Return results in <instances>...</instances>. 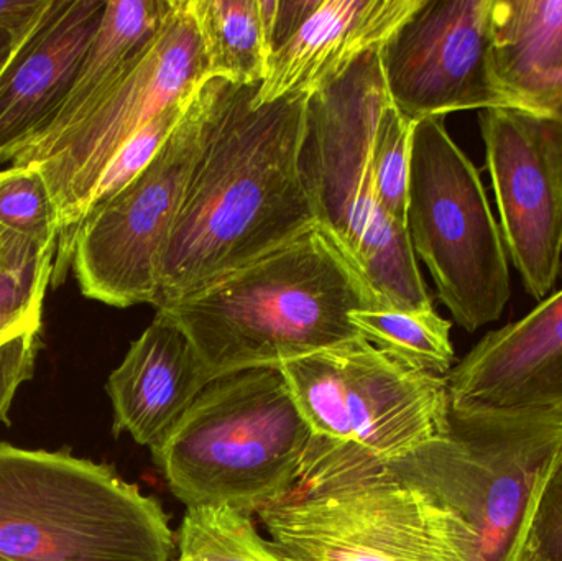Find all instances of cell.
I'll return each instance as SVG.
<instances>
[{"label":"cell","instance_id":"obj_13","mask_svg":"<svg viewBox=\"0 0 562 561\" xmlns=\"http://www.w3.org/2000/svg\"><path fill=\"white\" fill-rule=\"evenodd\" d=\"M485 160L508 259L544 300L562 270V125L515 108L481 111Z\"/></svg>","mask_w":562,"mask_h":561},{"label":"cell","instance_id":"obj_3","mask_svg":"<svg viewBox=\"0 0 562 561\" xmlns=\"http://www.w3.org/2000/svg\"><path fill=\"white\" fill-rule=\"evenodd\" d=\"M259 516L290 561H472L464 530L435 497L316 437L293 490Z\"/></svg>","mask_w":562,"mask_h":561},{"label":"cell","instance_id":"obj_32","mask_svg":"<svg viewBox=\"0 0 562 561\" xmlns=\"http://www.w3.org/2000/svg\"><path fill=\"white\" fill-rule=\"evenodd\" d=\"M23 36H20L19 38V36L12 35V33L0 30V75H2L5 66L9 65L10 58H12L13 53H15L16 46L20 45Z\"/></svg>","mask_w":562,"mask_h":561},{"label":"cell","instance_id":"obj_4","mask_svg":"<svg viewBox=\"0 0 562 561\" xmlns=\"http://www.w3.org/2000/svg\"><path fill=\"white\" fill-rule=\"evenodd\" d=\"M311 438L280 368H259L210 382L150 450L188 509L254 516L293 490Z\"/></svg>","mask_w":562,"mask_h":561},{"label":"cell","instance_id":"obj_24","mask_svg":"<svg viewBox=\"0 0 562 561\" xmlns=\"http://www.w3.org/2000/svg\"><path fill=\"white\" fill-rule=\"evenodd\" d=\"M55 256L0 229V315L42 319Z\"/></svg>","mask_w":562,"mask_h":561},{"label":"cell","instance_id":"obj_16","mask_svg":"<svg viewBox=\"0 0 562 561\" xmlns=\"http://www.w3.org/2000/svg\"><path fill=\"white\" fill-rule=\"evenodd\" d=\"M108 0H49L0 75V167L61 105Z\"/></svg>","mask_w":562,"mask_h":561},{"label":"cell","instance_id":"obj_18","mask_svg":"<svg viewBox=\"0 0 562 561\" xmlns=\"http://www.w3.org/2000/svg\"><path fill=\"white\" fill-rule=\"evenodd\" d=\"M173 7L175 0H108L68 94L43 131L20 148L12 164H22L71 128L92 101L157 35Z\"/></svg>","mask_w":562,"mask_h":561},{"label":"cell","instance_id":"obj_22","mask_svg":"<svg viewBox=\"0 0 562 561\" xmlns=\"http://www.w3.org/2000/svg\"><path fill=\"white\" fill-rule=\"evenodd\" d=\"M177 561H290L259 536L252 514L231 507L188 509L178 532Z\"/></svg>","mask_w":562,"mask_h":561},{"label":"cell","instance_id":"obj_12","mask_svg":"<svg viewBox=\"0 0 562 561\" xmlns=\"http://www.w3.org/2000/svg\"><path fill=\"white\" fill-rule=\"evenodd\" d=\"M494 0H422L379 49L390 98L409 121L507 108L492 68Z\"/></svg>","mask_w":562,"mask_h":561},{"label":"cell","instance_id":"obj_14","mask_svg":"<svg viewBox=\"0 0 562 561\" xmlns=\"http://www.w3.org/2000/svg\"><path fill=\"white\" fill-rule=\"evenodd\" d=\"M422 0H260L269 63L257 104L314 96L382 48Z\"/></svg>","mask_w":562,"mask_h":561},{"label":"cell","instance_id":"obj_30","mask_svg":"<svg viewBox=\"0 0 562 561\" xmlns=\"http://www.w3.org/2000/svg\"><path fill=\"white\" fill-rule=\"evenodd\" d=\"M49 0H0V30L23 36L33 29Z\"/></svg>","mask_w":562,"mask_h":561},{"label":"cell","instance_id":"obj_25","mask_svg":"<svg viewBox=\"0 0 562 561\" xmlns=\"http://www.w3.org/2000/svg\"><path fill=\"white\" fill-rule=\"evenodd\" d=\"M413 127L415 122L406 119L386 94L373 127V173L380 203L393 220L405 226Z\"/></svg>","mask_w":562,"mask_h":561},{"label":"cell","instance_id":"obj_6","mask_svg":"<svg viewBox=\"0 0 562 561\" xmlns=\"http://www.w3.org/2000/svg\"><path fill=\"white\" fill-rule=\"evenodd\" d=\"M154 497L68 451L0 444V561H168Z\"/></svg>","mask_w":562,"mask_h":561},{"label":"cell","instance_id":"obj_26","mask_svg":"<svg viewBox=\"0 0 562 561\" xmlns=\"http://www.w3.org/2000/svg\"><path fill=\"white\" fill-rule=\"evenodd\" d=\"M194 96L161 112L158 117L148 122L144 128H140L137 134L132 135V137L119 148L117 154L111 158L108 167L104 168L101 177L98 178L94 187H92L88 203H86L85 213H82V220H85L91 211L104 206L108 201H111L112 198L117 197L122 190H125L135 178L144 173L145 168L154 161L160 148L164 147L165 142L170 138L175 128L180 124L181 119L187 114Z\"/></svg>","mask_w":562,"mask_h":561},{"label":"cell","instance_id":"obj_17","mask_svg":"<svg viewBox=\"0 0 562 561\" xmlns=\"http://www.w3.org/2000/svg\"><path fill=\"white\" fill-rule=\"evenodd\" d=\"M211 378L187 333L157 312L135 339L122 364L109 375L114 435L128 434L155 447L180 424Z\"/></svg>","mask_w":562,"mask_h":561},{"label":"cell","instance_id":"obj_29","mask_svg":"<svg viewBox=\"0 0 562 561\" xmlns=\"http://www.w3.org/2000/svg\"><path fill=\"white\" fill-rule=\"evenodd\" d=\"M507 108L543 115L562 125V69L530 79L508 96Z\"/></svg>","mask_w":562,"mask_h":561},{"label":"cell","instance_id":"obj_20","mask_svg":"<svg viewBox=\"0 0 562 561\" xmlns=\"http://www.w3.org/2000/svg\"><path fill=\"white\" fill-rule=\"evenodd\" d=\"M210 78L262 85L269 63L260 0H190Z\"/></svg>","mask_w":562,"mask_h":561},{"label":"cell","instance_id":"obj_5","mask_svg":"<svg viewBox=\"0 0 562 561\" xmlns=\"http://www.w3.org/2000/svg\"><path fill=\"white\" fill-rule=\"evenodd\" d=\"M389 94L379 49L310 99L303 170L319 226L349 254L379 302L431 310L405 224L380 203L373 173L376 114Z\"/></svg>","mask_w":562,"mask_h":561},{"label":"cell","instance_id":"obj_23","mask_svg":"<svg viewBox=\"0 0 562 561\" xmlns=\"http://www.w3.org/2000/svg\"><path fill=\"white\" fill-rule=\"evenodd\" d=\"M0 229L42 249H58V206L45 178L32 165L0 168Z\"/></svg>","mask_w":562,"mask_h":561},{"label":"cell","instance_id":"obj_7","mask_svg":"<svg viewBox=\"0 0 562 561\" xmlns=\"http://www.w3.org/2000/svg\"><path fill=\"white\" fill-rule=\"evenodd\" d=\"M561 453L562 420L449 407L445 434L383 464L454 516L472 561H525L538 500Z\"/></svg>","mask_w":562,"mask_h":561},{"label":"cell","instance_id":"obj_1","mask_svg":"<svg viewBox=\"0 0 562 561\" xmlns=\"http://www.w3.org/2000/svg\"><path fill=\"white\" fill-rule=\"evenodd\" d=\"M221 79L160 267L157 306L183 299L317 226L303 170L310 96L257 104Z\"/></svg>","mask_w":562,"mask_h":561},{"label":"cell","instance_id":"obj_28","mask_svg":"<svg viewBox=\"0 0 562 561\" xmlns=\"http://www.w3.org/2000/svg\"><path fill=\"white\" fill-rule=\"evenodd\" d=\"M40 333L42 329L23 333L0 348V424L10 425L9 412L16 391L33 378Z\"/></svg>","mask_w":562,"mask_h":561},{"label":"cell","instance_id":"obj_31","mask_svg":"<svg viewBox=\"0 0 562 561\" xmlns=\"http://www.w3.org/2000/svg\"><path fill=\"white\" fill-rule=\"evenodd\" d=\"M32 329H42V319L20 318V316L0 315V348L10 339L32 332Z\"/></svg>","mask_w":562,"mask_h":561},{"label":"cell","instance_id":"obj_19","mask_svg":"<svg viewBox=\"0 0 562 561\" xmlns=\"http://www.w3.org/2000/svg\"><path fill=\"white\" fill-rule=\"evenodd\" d=\"M492 68L508 96L562 69V0H494Z\"/></svg>","mask_w":562,"mask_h":561},{"label":"cell","instance_id":"obj_8","mask_svg":"<svg viewBox=\"0 0 562 561\" xmlns=\"http://www.w3.org/2000/svg\"><path fill=\"white\" fill-rule=\"evenodd\" d=\"M406 229L439 299L468 333L498 322L512 299L510 260L487 193L445 119L415 122Z\"/></svg>","mask_w":562,"mask_h":561},{"label":"cell","instance_id":"obj_9","mask_svg":"<svg viewBox=\"0 0 562 561\" xmlns=\"http://www.w3.org/2000/svg\"><path fill=\"white\" fill-rule=\"evenodd\" d=\"M210 79L190 0H175L157 35L78 122L52 145L16 164L32 165L43 175L58 206L61 233L53 262L55 289L71 270L72 247L86 203L111 158L132 135L171 105L193 98Z\"/></svg>","mask_w":562,"mask_h":561},{"label":"cell","instance_id":"obj_15","mask_svg":"<svg viewBox=\"0 0 562 561\" xmlns=\"http://www.w3.org/2000/svg\"><path fill=\"white\" fill-rule=\"evenodd\" d=\"M446 382L452 411L562 420V290L487 333Z\"/></svg>","mask_w":562,"mask_h":561},{"label":"cell","instance_id":"obj_2","mask_svg":"<svg viewBox=\"0 0 562 561\" xmlns=\"http://www.w3.org/2000/svg\"><path fill=\"white\" fill-rule=\"evenodd\" d=\"M375 306L383 305L349 254L317 224L157 312L187 333L214 381L359 338L350 313Z\"/></svg>","mask_w":562,"mask_h":561},{"label":"cell","instance_id":"obj_21","mask_svg":"<svg viewBox=\"0 0 562 561\" xmlns=\"http://www.w3.org/2000/svg\"><path fill=\"white\" fill-rule=\"evenodd\" d=\"M350 322L370 345L409 368L441 378L454 368L452 323L439 316L435 308L375 306L350 313Z\"/></svg>","mask_w":562,"mask_h":561},{"label":"cell","instance_id":"obj_10","mask_svg":"<svg viewBox=\"0 0 562 561\" xmlns=\"http://www.w3.org/2000/svg\"><path fill=\"white\" fill-rule=\"evenodd\" d=\"M313 437L380 463L445 434L448 382L409 368L362 336L280 366Z\"/></svg>","mask_w":562,"mask_h":561},{"label":"cell","instance_id":"obj_27","mask_svg":"<svg viewBox=\"0 0 562 561\" xmlns=\"http://www.w3.org/2000/svg\"><path fill=\"white\" fill-rule=\"evenodd\" d=\"M528 561H562V453L554 463L525 543Z\"/></svg>","mask_w":562,"mask_h":561},{"label":"cell","instance_id":"obj_11","mask_svg":"<svg viewBox=\"0 0 562 561\" xmlns=\"http://www.w3.org/2000/svg\"><path fill=\"white\" fill-rule=\"evenodd\" d=\"M220 86L210 79L144 173L79 224L71 270L82 295L115 308L157 306L161 260Z\"/></svg>","mask_w":562,"mask_h":561},{"label":"cell","instance_id":"obj_33","mask_svg":"<svg viewBox=\"0 0 562 561\" xmlns=\"http://www.w3.org/2000/svg\"><path fill=\"white\" fill-rule=\"evenodd\" d=\"M525 561H528L527 559H525Z\"/></svg>","mask_w":562,"mask_h":561}]
</instances>
